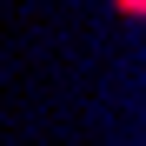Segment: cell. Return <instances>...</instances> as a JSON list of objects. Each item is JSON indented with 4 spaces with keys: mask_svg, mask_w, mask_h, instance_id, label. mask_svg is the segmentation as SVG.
Here are the masks:
<instances>
[{
    "mask_svg": "<svg viewBox=\"0 0 146 146\" xmlns=\"http://www.w3.org/2000/svg\"><path fill=\"white\" fill-rule=\"evenodd\" d=\"M113 7H119V20H139V0H113Z\"/></svg>",
    "mask_w": 146,
    "mask_h": 146,
    "instance_id": "cell-1",
    "label": "cell"
}]
</instances>
